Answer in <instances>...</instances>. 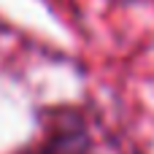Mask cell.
I'll list each match as a JSON object with an SVG mask.
<instances>
[{"label": "cell", "mask_w": 154, "mask_h": 154, "mask_svg": "<svg viewBox=\"0 0 154 154\" xmlns=\"http://www.w3.org/2000/svg\"><path fill=\"white\" fill-rule=\"evenodd\" d=\"M89 152H92V135L87 130L84 116L73 108H62L49 116L41 146L35 149V154H89Z\"/></svg>", "instance_id": "6da1fadb"}]
</instances>
